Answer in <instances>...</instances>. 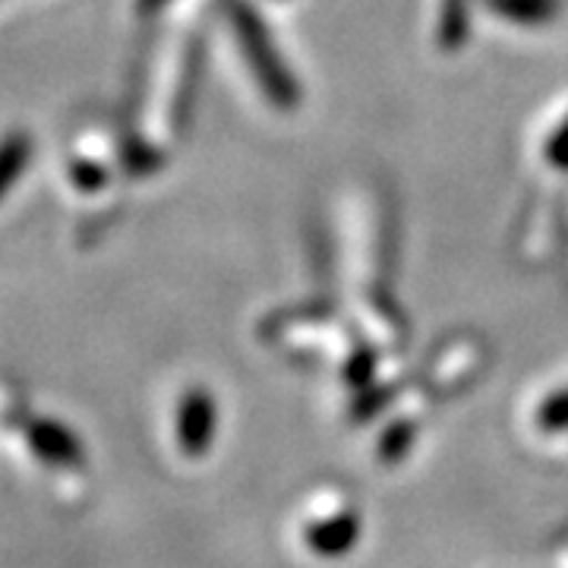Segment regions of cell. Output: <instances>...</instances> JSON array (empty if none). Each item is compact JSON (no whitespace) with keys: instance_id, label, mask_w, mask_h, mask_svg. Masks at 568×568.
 Returning a JSON list of instances; mask_svg holds the SVG:
<instances>
[{"instance_id":"obj_2","label":"cell","mask_w":568,"mask_h":568,"mask_svg":"<svg viewBox=\"0 0 568 568\" xmlns=\"http://www.w3.org/2000/svg\"><path fill=\"white\" fill-rule=\"evenodd\" d=\"M178 436L186 455H200L215 436V407L205 392H190L178 414Z\"/></svg>"},{"instance_id":"obj_1","label":"cell","mask_w":568,"mask_h":568,"mask_svg":"<svg viewBox=\"0 0 568 568\" xmlns=\"http://www.w3.org/2000/svg\"><path fill=\"white\" fill-rule=\"evenodd\" d=\"M29 446L36 448L41 462L58 467H77L82 465V443L80 436H73L70 429L58 420H32L29 429Z\"/></svg>"},{"instance_id":"obj_3","label":"cell","mask_w":568,"mask_h":568,"mask_svg":"<svg viewBox=\"0 0 568 568\" xmlns=\"http://www.w3.org/2000/svg\"><path fill=\"white\" fill-rule=\"evenodd\" d=\"M357 540H361V518L357 515H335V518H323V521L306 528L310 549L325 556V559L345 556Z\"/></svg>"},{"instance_id":"obj_4","label":"cell","mask_w":568,"mask_h":568,"mask_svg":"<svg viewBox=\"0 0 568 568\" xmlns=\"http://www.w3.org/2000/svg\"><path fill=\"white\" fill-rule=\"evenodd\" d=\"M32 162V136L13 130L0 140V200L13 190V183L20 181L22 168Z\"/></svg>"},{"instance_id":"obj_5","label":"cell","mask_w":568,"mask_h":568,"mask_svg":"<svg viewBox=\"0 0 568 568\" xmlns=\"http://www.w3.org/2000/svg\"><path fill=\"white\" fill-rule=\"evenodd\" d=\"M104 181V174H99L95 168H89V164H77L73 168V183H80V186H99Z\"/></svg>"}]
</instances>
